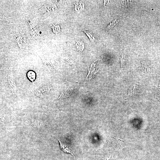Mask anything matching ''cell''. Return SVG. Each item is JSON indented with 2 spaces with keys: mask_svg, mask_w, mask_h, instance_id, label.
Listing matches in <instances>:
<instances>
[{
  "mask_svg": "<svg viewBox=\"0 0 160 160\" xmlns=\"http://www.w3.org/2000/svg\"><path fill=\"white\" fill-rule=\"evenodd\" d=\"M49 86L44 85L40 87L35 90L33 93L34 97L44 98L48 96L50 91Z\"/></svg>",
  "mask_w": 160,
  "mask_h": 160,
  "instance_id": "1",
  "label": "cell"
},
{
  "mask_svg": "<svg viewBox=\"0 0 160 160\" xmlns=\"http://www.w3.org/2000/svg\"><path fill=\"white\" fill-rule=\"evenodd\" d=\"M59 143V147L60 149L65 153L71 154L73 156H74L71 151L69 149L68 147L63 142H62L60 140L57 139Z\"/></svg>",
  "mask_w": 160,
  "mask_h": 160,
  "instance_id": "2",
  "label": "cell"
},
{
  "mask_svg": "<svg viewBox=\"0 0 160 160\" xmlns=\"http://www.w3.org/2000/svg\"><path fill=\"white\" fill-rule=\"evenodd\" d=\"M136 87L137 86L135 85L133 86V87L129 91L128 96H129V97H130L135 96L138 94V89H137V88Z\"/></svg>",
  "mask_w": 160,
  "mask_h": 160,
  "instance_id": "3",
  "label": "cell"
},
{
  "mask_svg": "<svg viewBox=\"0 0 160 160\" xmlns=\"http://www.w3.org/2000/svg\"><path fill=\"white\" fill-rule=\"evenodd\" d=\"M12 73L11 72H9V85L11 87V89H12L13 91H16V87L15 85L14 84V82L12 80L13 78L12 77V75H11Z\"/></svg>",
  "mask_w": 160,
  "mask_h": 160,
  "instance_id": "4",
  "label": "cell"
},
{
  "mask_svg": "<svg viewBox=\"0 0 160 160\" xmlns=\"http://www.w3.org/2000/svg\"><path fill=\"white\" fill-rule=\"evenodd\" d=\"M156 95L157 99L160 100V79H159L156 88Z\"/></svg>",
  "mask_w": 160,
  "mask_h": 160,
  "instance_id": "5",
  "label": "cell"
},
{
  "mask_svg": "<svg viewBox=\"0 0 160 160\" xmlns=\"http://www.w3.org/2000/svg\"><path fill=\"white\" fill-rule=\"evenodd\" d=\"M28 78L31 81L33 82L35 79L36 75L35 73L33 71H29L27 74Z\"/></svg>",
  "mask_w": 160,
  "mask_h": 160,
  "instance_id": "6",
  "label": "cell"
},
{
  "mask_svg": "<svg viewBox=\"0 0 160 160\" xmlns=\"http://www.w3.org/2000/svg\"><path fill=\"white\" fill-rule=\"evenodd\" d=\"M126 55V49H125L124 52L122 53L121 57V68L124 67V63Z\"/></svg>",
  "mask_w": 160,
  "mask_h": 160,
  "instance_id": "7",
  "label": "cell"
},
{
  "mask_svg": "<svg viewBox=\"0 0 160 160\" xmlns=\"http://www.w3.org/2000/svg\"><path fill=\"white\" fill-rule=\"evenodd\" d=\"M141 63L142 64V67L143 68V69L144 71L146 72V70H147L148 68V65H147V63H146V62L145 60L143 61L142 62H141Z\"/></svg>",
  "mask_w": 160,
  "mask_h": 160,
  "instance_id": "8",
  "label": "cell"
}]
</instances>
